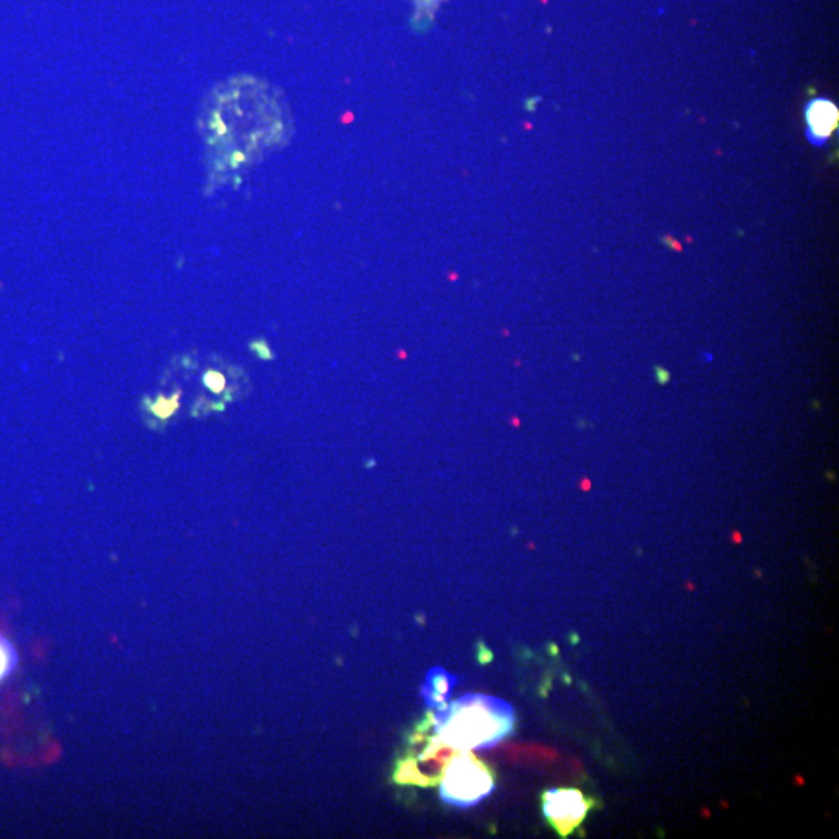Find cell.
Wrapping results in <instances>:
<instances>
[{"label":"cell","instance_id":"cell-7","mask_svg":"<svg viewBox=\"0 0 839 839\" xmlns=\"http://www.w3.org/2000/svg\"><path fill=\"white\" fill-rule=\"evenodd\" d=\"M16 664H18L16 650L4 636H0V681H4L13 672Z\"/></svg>","mask_w":839,"mask_h":839},{"label":"cell","instance_id":"cell-3","mask_svg":"<svg viewBox=\"0 0 839 839\" xmlns=\"http://www.w3.org/2000/svg\"><path fill=\"white\" fill-rule=\"evenodd\" d=\"M594 801L575 788H552L543 796V813L558 835H572L582 826Z\"/></svg>","mask_w":839,"mask_h":839},{"label":"cell","instance_id":"cell-4","mask_svg":"<svg viewBox=\"0 0 839 839\" xmlns=\"http://www.w3.org/2000/svg\"><path fill=\"white\" fill-rule=\"evenodd\" d=\"M838 119V108L829 98H816L810 101L805 111L808 140L818 147L829 142L838 126Z\"/></svg>","mask_w":839,"mask_h":839},{"label":"cell","instance_id":"cell-6","mask_svg":"<svg viewBox=\"0 0 839 839\" xmlns=\"http://www.w3.org/2000/svg\"><path fill=\"white\" fill-rule=\"evenodd\" d=\"M179 398H181V392H175V394L171 395L170 398L164 397V395H159L154 401L147 400L148 409L156 415L157 418H161V420H168V418L173 417L176 414V411L179 409Z\"/></svg>","mask_w":839,"mask_h":839},{"label":"cell","instance_id":"cell-5","mask_svg":"<svg viewBox=\"0 0 839 839\" xmlns=\"http://www.w3.org/2000/svg\"><path fill=\"white\" fill-rule=\"evenodd\" d=\"M457 678L445 669L434 667L429 670L422 687V697L429 709L440 711L450 701Z\"/></svg>","mask_w":839,"mask_h":839},{"label":"cell","instance_id":"cell-1","mask_svg":"<svg viewBox=\"0 0 839 839\" xmlns=\"http://www.w3.org/2000/svg\"><path fill=\"white\" fill-rule=\"evenodd\" d=\"M434 732L459 751L491 748L515 728V712L507 701L490 695H465L432 714Z\"/></svg>","mask_w":839,"mask_h":839},{"label":"cell","instance_id":"cell-9","mask_svg":"<svg viewBox=\"0 0 839 839\" xmlns=\"http://www.w3.org/2000/svg\"><path fill=\"white\" fill-rule=\"evenodd\" d=\"M252 352L260 359H272V352L265 341H255L251 344Z\"/></svg>","mask_w":839,"mask_h":839},{"label":"cell","instance_id":"cell-2","mask_svg":"<svg viewBox=\"0 0 839 839\" xmlns=\"http://www.w3.org/2000/svg\"><path fill=\"white\" fill-rule=\"evenodd\" d=\"M495 791V777L471 751H459L440 779V798L448 805L470 808Z\"/></svg>","mask_w":839,"mask_h":839},{"label":"cell","instance_id":"cell-8","mask_svg":"<svg viewBox=\"0 0 839 839\" xmlns=\"http://www.w3.org/2000/svg\"><path fill=\"white\" fill-rule=\"evenodd\" d=\"M202 381H204V386L213 394L221 395L226 389V376L218 370H209V372L204 373Z\"/></svg>","mask_w":839,"mask_h":839}]
</instances>
